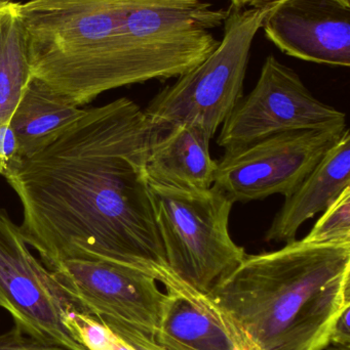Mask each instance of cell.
I'll return each mask as SVG.
<instances>
[{
	"label": "cell",
	"instance_id": "obj_1",
	"mask_svg": "<svg viewBox=\"0 0 350 350\" xmlns=\"http://www.w3.org/2000/svg\"><path fill=\"white\" fill-rule=\"evenodd\" d=\"M164 129L133 100L86 114L5 177L23 207L27 245L51 271L69 259L107 261L152 275L171 271L145 174L150 146Z\"/></svg>",
	"mask_w": 350,
	"mask_h": 350
},
{
	"label": "cell",
	"instance_id": "obj_2",
	"mask_svg": "<svg viewBox=\"0 0 350 350\" xmlns=\"http://www.w3.org/2000/svg\"><path fill=\"white\" fill-rule=\"evenodd\" d=\"M33 77L76 107L103 92L178 78L221 40L228 8L203 0L18 2Z\"/></svg>",
	"mask_w": 350,
	"mask_h": 350
},
{
	"label": "cell",
	"instance_id": "obj_3",
	"mask_svg": "<svg viewBox=\"0 0 350 350\" xmlns=\"http://www.w3.org/2000/svg\"><path fill=\"white\" fill-rule=\"evenodd\" d=\"M207 295L261 350H324L350 308V244L247 254Z\"/></svg>",
	"mask_w": 350,
	"mask_h": 350
},
{
	"label": "cell",
	"instance_id": "obj_4",
	"mask_svg": "<svg viewBox=\"0 0 350 350\" xmlns=\"http://www.w3.org/2000/svg\"><path fill=\"white\" fill-rule=\"evenodd\" d=\"M271 5L228 8L219 46L197 67L160 90L144 110L152 124L166 131L190 123L213 139L244 96L253 41Z\"/></svg>",
	"mask_w": 350,
	"mask_h": 350
},
{
	"label": "cell",
	"instance_id": "obj_5",
	"mask_svg": "<svg viewBox=\"0 0 350 350\" xmlns=\"http://www.w3.org/2000/svg\"><path fill=\"white\" fill-rule=\"evenodd\" d=\"M149 191L168 267L183 283L209 293L247 255L230 236L234 202L214 185L183 191L149 185Z\"/></svg>",
	"mask_w": 350,
	"mask_h": 350
},
{
	"label": "cell",
	"instance_id": "obj_6",
	"mask_svg": "<svg viewBox=\"0 0 350 350\" xmlns=\"http://www.w3.org/2000/svg\"><path fill=\"white\" fill-rule=\"evenodd\" d=\"M343 126L345 113L318 100L293 69L271 55L254 90L222 124L217 145L229 152L279 133Z\"/></svg>",
	"mask_w": 350,
	"mask_h": 350
},
{
	"label": "cell",
	"instance_id": "obj_7",
	"mask_svg": "<svg viewBox=\"0 0 350 350\" xmlns=\"http://www.w3.org/2000/svg\"><path fill=\"white\" fill-rule=\"evenodd\" d=\"M347 127L279 133L225 152L214 187L234 203L273 195L289 197L320 163Z\"/></svg>",
	"mask_w": 350,
	"mask_h": 350
},
{
	"label": "cell",
	"instance_id": "obj_8",
	"mask_svg": "<svg viewBox=\"0 0 350 350\" xmlns=\"http://www.w3.org/2000/svg\"><path fill=\"white\" fill-rule=\"evenodd\" d=\"M0 308L23 333L47 345L86 350L66 326L75 310L53 273L33 256L20 228L0 209Z\"/></svg>",
	"mask_w": 350,
	"mask_h": 350
},
{
	"label": "cell",
	"instance_id": "obj_9",
	"mask_svg": "<svg viewBox=\"0 0 350 350\" xmlns=\"http://www.w3.org/2000/svg\"><path fill=\"white\" fill-rule=\"evenodd\" d=\"M78 312L116 321L152 339L166 293L152 275L116 263L69 259L51 269Z\"/></svg>",
	"mask_w": 350,
	"mask_h": 350
},
{
	"label": "cell",
	"instance_id": "obj_10",
	"mask_svg": "<svg viewBox=\"0 0 350 350\" xmlns=\"http://www.w3.org/2000/svg\"><path fill=\"white\" fill-rule=\"evenodd\" d=\"M261 28L290 57L350 66V5L340 0H279L271 4Z\"/></svg>",
	"mask_w": 350,
	"mask_h": 350
},
{
	"label": "cell",
	"instance_id": "obj_11",
	"mask_svg": "<svg viewBox=\"0 0 350 350\" xmlns=\"http://www.w3.org/2000/svg\"><path fill=\"white\" fill-rule=\"evenodd\" d=\"M152 340L164 350H245L246 337L210 299L182 281L166 286Z\"/></svg>",
	"mask_w": 350,
	"mask_h": 350
},
{
	"label": "cell",
	"instance_id": "obj_12",
	"mask_svg": "<svg viewBox=\"0 0 350 350\" xmlns=\"http://www.w3.org/2000/svg\"><path fill=\"white\" fill-rule=\"evenodd\" d=\"M211 139L201 127L190 123L162 131L146 158L148 183L183 191L210 189L217 170V161L210 154Z\"/></svg>",
	"mask_w": 350,
	"mask_h": 350
},
{
	"label": "cell",
	"instance_id": "obj_13",
	"mask_svg": "<svg viewBox=\"0 0 350 350\" xmlns=\"http://www.w3.org/2000/svg\"><path fill=\"white\" fill-rule=\"evenodd\" d=\"M350 187V135L349 129L327 152L303 183L286 198L279 213L265 234L266 242H291L306 220L324 212Z\"/></svg>",
	"mask_w": 350,
	"mask_h": 350
},
{
	"label": "cell",
	"instance_id": "obj_14",
	"mask_svg": "<svg viewBox=\"0 0 350 350\" xmlns=\"http://www.w3.org/2000/svg\"><path fill=\"white\" fill-rule=\"evenodd\" d=\"M86 112L32 76L10 121L22 160L53 143Z\"/></svg>",
	"mask_w": 350,
	"mask_h": 350
},
{
	"label": "cell",
	"instance_id": "obj_15",
	"mask_svg": "<svg viewBox=\"0 0 350 350\" xmlns=\"http://www.w3.org/2000/svg\"><path fill=\"white\" fill-rule=\"evenodd\" d=\"M31 77L28 35L18 2H0V125L10 124Z\"/></svg>",
	"mask_w": 350,
	"mask_h": 350
},
{
	"label": "cell",
	"instance_id": "obj_16",
	"mask_svg": "<svg viewBox=\"0 0 350 350\" xmlns=\"http://www.w3.org/2000/svg\"><path fill=\"white\" fill-rule=\"evenodd\" d=\"M302 240L314 245L350 244V187L325 210Z\"/></svg>",
	"mask_w": 350,
	"mask_h": 350
},
{
	"label": "cell",
	"instance_id": "obj_17",
	"mask_svg": "<svg viewBox=\"0 0 350 350\" xmlns=\"http://www.w3.org/2000/svg\"><path fill=\"white\" fill-rule=\"evenodd\" d=\"M66 326L86 350H113L117 335L96 317L73 310L67 314Z\"/></svg>",
	"mask_w": 350,
	"mask_h": 350
},
{
	"label": "cell",
	"instance_id": "obj_18",
	"mask_svg": "<svg viewBox=\"0 0 350 350\" xmlns=\"http://www.w3.org/2000/svg\"><path fill=\"white\" fill-rule=\"evenodd\" d=\"M18 139L10 124L0 125V175L12 174L21 163Z\"/></svg>",
	"mask_w": 350,
	"mask_h": 350
},
{
	"label": "cell",
	"instance_id": "obj_19",
	"mask_svg": "<svg viewBox=\"0 0 350 350\" xmlns=\"http://www.w3.org/2000/svg\"><path fill=\"white\" fill-rule=\"evenodd\" d=\"M0 350H69L57 345L40 342L14 327L0 334Z\"/></svg>",
	"mask_w": 350,
	"mask_h": 350
},
{
	"label": "cell",
	"instance_id": "obj_20",
	"mask_svg": "<svg viewBox=\"0 0 350 350\" xmlns=\"http://www.w3.org/2000/svg\"><path fill=\"white\" fill-rule=\"evenodd\" d=\"M107 326L110 327L111 330L121 337L123 341L135 350H164L158 347L153 340L147 335L140 331L136 330L133 327L116 321L101 320Z\"/></svg>",
	"mask_w": 350,
	"mask_h": 350
},
{
	"label": "cell",
	"instance_id": "obj_21",
	"mask_svg": "<svg viewBox=\"0 0 350 350\" xmlns=\"http://www.w3.org/2000/svg\"><path fill=\"white\" fill-rule=\"evenodd\" d=\"M349 312L350 308L345 310L336 326H335L334 332L331 337L330 343H336V345H350V327H349Z\"/></svg>",
	"mask_w": 350,
	"mask_h": 350
},
{
	"label": "cell",
	"instance_id": "obj_22",
	"mask_svg": "<svg viewBox=\"0 0 350 350\" xmlns=\"http://www.w3.org/2000/svg\"><path fill=\"white\" fill-rule=\"evenodd\" d=\"M277 1L279 0H230L232 5L236 8H262Z\"/></svg>",
	"mask_w": 350,
	"mask_h": 350
},
{
	"label": "cell",
	"instance_id": "obj_23",
	"mask_svg": "<svg viewBox=\"0 0 350 350\" xmlns=\"http://www.w3.org/2000/svg\"><path fill=\"white\" fill-rule=\"evenodd\" d=\"M324 350H350V345H336V343H329L328 347Z\"/></svg>",
	"mask_w": 350,
	"mask_h": 350
},
{
	"label": "cell",
	"instance_id": "obj_24",
	"mask_svg": "<svg viewBox=\"0 0 350 350\" xmlns=\"http://www.w3.org/2000/svg\"><path fill=\"white\" fill-rule=\"evenodd\" d=\"M245 337H246V347H245V350H258V347H257L246 335H245Z\"/></svg>",
	"mask_w": 350,
	"mask_h": 350
},
{
	"label": "cell",
	"instance_id": "obj_25",
	"mask_svg": "<svg viewBox=\"0 0 350 350\" xmlns=\"http://www.w3.org/2000/svg\"><path fill=\"white\" fill-rule=\"evenodd\" d=\"M0 2H18V0H0Z\"/></svg>",
	"mask_w": 350,
	"mask_h": 350
},
{
	"label": "cell",
	"instance_id": "obj_26",
	"mask_svg": "<svg viewBox=\"0 0 350 350\" xmlns=\"http://www.w3.org/2000/svg\"><path fill=\"white\" fill-rule=\"evenodd\" d=\"M343 3L347 4V5H350V0H340Z\"/></svg>",
	"mask_w": 350,
	"mask_h": 350
},
{
	"label": "cell",
	"instance_id": "obj_27",
	"mask_svg": "<svg viewBox=\"0 0 350 350\" xmlns=\"http://www.w3.org/2000/svg\"><path fill=\"white\" fill-rule=\"evenodd\" d=\"M258 350H261V349H259V347H258Z\"/></svg>",
	"mask_w": 350,
	"mask_h": 350
}]
</instances>
